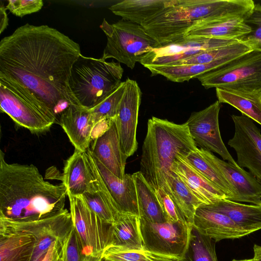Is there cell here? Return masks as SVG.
I'll list each match as a JSON object with an SVG mask.
<instances>
[{
    "label": "cell",
    "instance_id": "603a6c76",
    "mask_svg": "<svg viewBox=\"0 0 261 261\" xmlns=\"http://www.w3.org/2000/svg\"><path fill=\"white\" fill-rule=\"evenodd\" d=\"M241 17H227L200 22L193 27L185 37L238 39L251 32Z\"/></svg>",
    "mask_w": 261,
    "mask_h": 261
},
{
    "label": "cell",
    "instance_id": "4fadbf2b",
    "mask_svg": "<svg viewBox=\"0 0 261 261\" xmlns=\"http://www.w3.org/2000/svg\"><path fill=\"white\" fill-rule=\"evenodd\" d=\"M220 108L221 102L217 100L204 109L192 113L186 123L197 145L217 153L223 160L238 166L221 138L219 125Z\"/></svg>",
    "mask_w": 261,
    "mask_h": 261
},
{
    "label": "cell",
    "instance_id": "8992f818",
    "mask_svg": "<svg viewBox=\"0 0 261 261\" xmlns=\"http://www.w3.org/2000/svg\"><path fill=\"white\" fill-rule=\"evenodd\" d=\"M0 108L19 126L41 134L57 123L50 110L27 88L0 76Z\"/></svg>",
    "mask_w": 261,
    "mask_h": 261
},
{
    "label": "cell",
    "instance_id": "60d3db41",
    "mask_svg": "<svg viewBox=\"0 0 261 261\" xmlns=\"http://www.w3.org/2000/svg\"><path fill=\"white\" fill-rule=\"evenodd\" d=\"M66 243L54 242L47 251L42 261H66Z\"/></svg>",
    "mask_w": 261,
    "mask_h": 261
},
{
    "label": "cell",
    "instance_id": "44dd1931",
    "mask_svg": "<svg viewBox=\"0 0 261 261\" xmlns=\"http://www.w3.org/2000/svg\"><path fill=\"white\" fill-rule=\"evenodd\" d=\"M172 171L179 176L204 204L227 199L226 196L195 169L186 157L180 156L176 160Z\"/></svg>",
    "mask_w": 261,
    "mask_h": 261
},
{
    "label": "cell",
    "instance_id": "d590c367",
    "mask_svg": "<svg viewBox=\"0 0 261 261\" xmlns=\"http://www.w3.org/2000/svg\"><path fill=\"white\" fill-rule=\"evenodd\" d=\"M251 32L239 40L253 50L261 51V5L255 4L251 13L244 19Z\"/></svg>",
    "mask_w": 261,
    "mask_h": 261
},
{
    "label": "cell",
    "instance_id": "484cf974",
    "mask_svg": "<svg viewBox=\"0 0 261 261\" xmlns=\"http://www.w3.org/2000/svg\"><path fill=\"white\" fill-rule=\"evenodd\" d=\"M171 0H124L109 7L114 14L122 19L142 25L166 7Z\"/></svg>",
    "mask_w": 261,
    "mask_h": 261
},
{
    "label": "cell",
    "instance_id": "e0dca14e",
    "mask_svg": "<svg viewBox=\"0 0 261 261\" xmlns=\"http://www.w3.org/2000/svg\"><path fill=\"white\" fill-rule=\"evenodd\" d=\"M93 158L99 176L118 213L139 217L137 191L132 174H125L123 179H120L110 171L94 155Z\"/></svg>",
    "mask_w": 261,
    "mask_h": 261
},
{
    "label": "cell",
    "instance_id": "74e56055",
    "mask_svg": "<svg viewBox=\"0 0 261 261\" xmlns=\"http://www.w3.org/2000/svg\"><path fill=\"white\" fill-rule=\"evenodd\" d=\"M66 261H101V257L84 255L77 236L73 228L65 246Z\"/></svg>",
    "mask_w": 261,
    "mask_h": 261
},
{
    "label": "cell",
    "instance_id": "7c38bea8",
    "mask_svg": "<svg viewBox=\"0 0 261 261\" xmlns=\"http://www.w3.org/2000/svg\"><path fill=\"white\" fill-rule=\"evenodd\" d=\"M234 133L227 142L236 151L237 164L247 168L261 184V133L254 121L241 115L231 116Z\"/></svg>",
    "mask_w": 261,
    "mask_h": 261
},
{
    "label": "cell",
    "instance_id": "f6af8a7d",
    "mask_svg": "<svg viewBox=\"0 0 261 261\" xmlns=\"http://www.w3.org/2000/svg\"><path fill=\"white\" fill-rule=\"evenodd\" d=\"M46 253L42 254L41 256H40L39 257H38L37 259H36L34 261H42Z\"/></svg>",
    "mask_w": 261,
    "mask_h": 261
},
{
    "label": "cell",
    "instance_id": "9c48e42d",
    "mask_svg": "<svg viewBox=\"0 0 261 261\" xmlns=\"http://www.w3.org/2000/svg\"><path fill=\"white\" fill-rule=\"evenodd\" d=\"M192 225L185 220L154 223L140 218L143 250L168 259H181L187 252Z\"/></svg>",
    "mask_w": 261,
    "mask_h": 261
},
{
    "label": "cell",
    "instance_id": "ffe728a7",
    "mask_svg": "<svg viewBox=\"0 0 261 261\" xmlns=\"http://www.w3.org/2000/svg\"><path fill=\"white\" fill-rule=\"evenodd\" d=\"M58 124L75 149L85 152L89 148L95 128L90 110L70 105L60 115Z\"/></svg>",
    "mask_w": 261,
    "mask_h": 261
},
{
    "label": "cell",
    "instance_id": "836d02e7",
    "mask_svg": "<svg viewBox=\"0 0 261 261\" xmlns=\"http://www.w3.org/2000/svg\"><path fill=\"white\" fill-rule=\"evenodd\" d=\"M215 241L199 232L193 226L185 257L188 261H218Z\"/></svg>",
    "mask_w": 261,
    "mask_h": 261
},
{
    "label": "cell",
    "instance_id": "4316f807",
    "mask_svg": "<svg viewBox=\"0 0 261 261\" xmlns=\"http://www.w3.org/2000/svg\"><path fill=\"white\" fill-rule=\"evenodd\" d=\"M165 192L170 197L180 215L192 225L196 210L204 203L173 171L167 180Z\"/></svg>",
    "mask_w": 261,
    "mask_h": 261
},
{
    "label": "cell",
    "instance_id": "f546056e",
    "mask_svg": "<svg viewBox=\"0 0 261 261\" xmlns=\"http://www.w3.org/2000/svg\"><path fill=\"white\" fill-rule=\"evenodd\" d=\"M139 207V218L154 223L167 221L155 192L140 171L132 174Z\"/></svg>",
    "mask_w": 261,
    "mask_h": 261
},
{
    "label": "cell",
    "instance_id": "7402d4cb",
    "mask_svg": "<svg viewBox=\"0 0 261 261\" xmlns=\"http://www.w3.org/2000/svg\"><path fill=\"white\" fill-rule=\"evenodd\" d=\"M62 180L72 195H83L91 191L93 176L85 152L75 149L66 161Z\"/></svg>",
    "mask_w": 261,
    "mask_h": 261
},
{
    "label": "cell",
    "instance_id": "d6a6232c",
    "mask_svg": "<svg viewBox=\"0 0 261 261\" xmlns=\"http://www.w3.org/2000/svg\"><path fill=\"white\" fill-rule=\"evenodd\" d=\"M251 50L246 44L239 41L202 52L168 65L207 64L228 57L238 58Z\"/></svg>",
    "mask_w": 261,
    "mask_h": 261
},
{
    "label": "cell",
    "instance_id": "52a82bcc",
    "mask_svg": "<svg viewBox=\"0 0 261 261\" xmlns=\"http://www.w3.org/2000/svg\"><path fill=\"white\" fill-rule=\"evenodd\" d=\"M100 27L107 38L101 58H113L132 69L145 55L160 46L142 25L129 21L122 19L111 24L104 19Z\"/></svg>",
    "mask_w": 261,
    "mask_h": 261
},
{
    "label": "cell",
    "instance_id": "5b68a950",
    "mask_svg": "<svg viewBox=\"0 0 261 261\" xmlns=\"http://www.w3.org/2000/svg\"><path fill=\"white\" fill-rule=\"evenodd\" d=\"M124 70L120 63L85 57L73 64L69 87L76 104L91 109L118 87Z\"/></svg>",
    "mask_w": 261,
    "mask_h": 261
},
{
    "label": "cell",
    "instance_id": "3957f363",
    "mask_svg": "<svg viewBox=\"0 0 261 261\" xmlns=\"http://www.w3.org/2000/svg\"><path fill=\"white\" fill-rule=\"evenodd\" d=\"M254 6L252 0H171L141 25L161 46L183 38L201 22L227 17L245 19Z\"/></svg>",
    "mask_w": 261,
    "mask_h": 261
},
{
    "label": "cell",
    "instance_id": "83f0119b",
    "mask_svg": "<svg viewBox=\"0 0 261 261\" xmlns=\"http://www.w3.org/2000/svg\"><path fill=\"white\" fill-rule=\"evenodd\" d=\"M36 246L32 236L0 233V261H32Z\"/></svg>",
    "mask_w": 261,
    "mask_h": 261
},
{
    "label": "cell",
    "instance_id": "bcb514c9",
    "mask_svg": "<svg viewBox=\"0 0 261 261\" xmlns=\"http://www.w3.org/2000/svg\"><path fill=\"white\" fill-rule=\"evenodd\" d=\"M232 261H256L254 258H252L251 259H245L242 260L233 259Z\"/></svg>",
    "mask_w": 261,
    "mask_h": 261
},
{
    "label": "cell",
    "instance_id": "ba28073f",
    "mask_svg": "<svg viewBox=\"0 0 261 261\" xmlns=\"http://www.w3.org/2000/svg\"><path fill=\"white\" fill-rule=\"evenodd\" d=\"M198 79L205 89L221 88L261 95V51L252 49Z\"/></svg>",
    "mask_w": 261,
    "mask_h": 261
},
{
    "label": "cell",
    "instance_id": "7dc6e473",
    "mask_svg": "<svg viewBox=\"0 0 261 261\" xmlns=\"http://www.w3.org/2000/svg\"><path fill=\"white\" fill-rule=\"evenodd\" d=\"M101 261H107V260H103V259H102L101 258Z\"/></svg>",
    "mask_w": 261,
    "mask_h": 261
},
{
    "label": "cell",
    "instance_id": "30bf717a",
    "mask_svg": "<svg viewBox=\"0 0 261 261\" xmlns=\"http://www.w3.org/2000/svg\"><path fill=\"white\" fill-rule=\"evenodd\" d=\"M73 228L83 253L101 257L112 240L113 224L101 219L89 206L83 195L67 192Z\"/></svg>",
    "mask_w": 261,
    "mask_h": 261
},
{
    "label": "cell",
    "instance_id": "ac0fdd59",
    "mask_svg": "<svg viewBox=\"0 0 261 261\" xmlns=\"http://www.w3.org/2000/svg\"><path fill=\"white\" fill-rule=\"evenodd\" d=\"M93 140L90 150L94 157L113 174L123 179L127 158L121 151L114 118L109 119L108 128Z\"/></svg>",
    "mask_w": 261,
    "mask_h": 261
},
{
    "label": "cell",
    "instance_id": "2e32d148",
    "mask_svg": "<svg viewBox=\"0 0 261 261\" xmlns=\"http://www.w3.org/2000/svg\"><path fill=\"white\" fill-rule=\"evenodd\" d=\"M198 150L233 186L238 194V202L261 205V184L253 175L239 166L220 159L210 151L202 148Z\"/></svg>",
    "mask_w": 261,
    "mask_h": 261
},
{
    "label": "cell",
    "instance_id": "1f68e13d",
    "mask_svg": "<svg viewBox=\"0 0 261 261\" xmlns=\"http://www.w3.org/2000/svg\"><path fill=\"white\" fill-rule=\"evenodd\" d=\"M186 159L195 169L223 192L227 199L238 202V194L235 188L215 166L201 155L198 148Z\"/></svg>",
    "mask_w": 261,
    "mask_h": 261
},
{
    "label": "cell",
    "instance_id": "d4e9b609",
    "mask_svg": "<svg viewBox=\"0 0 261 261\" xmlns=\"http://www.w3.org/2000/svg\"><path fill=\"white\" fill-rule=\"evenodd\" d=\"M237 58L228 57L207 64L178 65H145L152 75H161L167 80L177 83L188 82L216 70Z\"/></svg>",
    "mask_w": 261,
    "mask_h": 261
},
{
    "label": "cell",
    "instance_id": "f1b7e54d",
    "mask_svg": "<svg viewBox=\"0 0 261 261\" xmlns=\"http://www.w3.org/2000/svg\"><path fill=\"white\" fill-rule=\"evenodd\" d=\"M110 246L144 250L140 228V218L133 215H121L113 224Z\"/></svg>",
    "mask_w": 261,
    "mask_h": 261
},
{
    "label": "cell",
    "instance_id": "b9f144b4",
    "mask_svg": "<svg viewBox=\"0 0 261 261\" xmlns=\"http://www.w3.org/2000/svg\"><path fill=\"white\" fill-rule=\"evenodd\" d=\"M6 8L2 4L0 7V34L7 28L8 25V18Z\"/></svg>",
    "mask_w": 261,
    "mask_h": 261
},
{
    "label": "cell",
    "instance_id": "277c9868",
    "mask_svg": "<svg viewBox=\"0 0 261 261\" xmlns=\"http://www.w3.org/2000/svg\"><path fill=\"white\" fill-rule=\"evenodd\" d=\"M197 148L186 122L176 124L152 117L147 122L139 171L155 192L159 189L165 192L176 160L187 158Z\"/></svg>",
    "mask_w": 261,
    "mask_h": 261
},
{
    "label": "cell",
    "instance_id": "9a60e30c",
    "mask_svg": "<svg viewBox=\"0 0 261 261\" xmlns=\"http://www.w3.org/2000/svg\"><path fill=\"white\" fill-rule=\"evenodd\" d=\"M125 88L114 120L121 151L127 158L138 148L136 132L142 93L137 82L127 78Z\"/></svg>",
    "mask_w": 261,
    "mask_h": 261
},
{
    "label": "cell",
    "instance_id": "ee69618b",
    "mask_svg": "<svg viewBox=\"0 0 261 261\" xmlns=\"http://www.w3.org/2000/svg\"><path fill=\"white\" fill-rule=\"evenodd\" d=\"M254 258L256 261H261V246L255 244L253 246Z\"/></svg>",
    "mask_w": 261,
    "mask_h": 261
},
{
    "label": "cell",
    "instance_id": "4dcf8cb0",
    "mask_svg": "<svg viewBox=\"0 0 261 261\" xmlns=\"http://www.w3.org/2000/svg\"><path fill=\"white\" fill-rule=\"evenodd\" d=\"M216 92L219 102L232 106L261 125L260 94L221 88H216Z\"/></svg>",
    "mask_w": 261,
    "mask_h": 261
},
{
    "label": "cell",
    "instance_id": "8d00e7d4",
    "mask_svg": "<svg viewBox=\"0 0 261 261\" xmlns=\"http://www.w3.org/2000/svg\"><path fill=\"white\" fill-rule=\"evenodd\" d=\"M101 258L107 261H153L144 250H135L115 246L108 247Z\"/></svg>",
    "mask_w": 261,
    "mask_h": 261
},
{
    "label": "cell",
    "instance_id": "cb8c5ba5",
    "mask_svg": "<svg viewBox=\"0 0 261 261\" xmlns=\"http://www.w3.org/2000/svg\"><path fill=\"white\" fill-rule=\"evenodd\" d=\"M205 204L208 208L227 216L251 233L261 229V205L243 204L227 199Z\"/></svg>",
    "mask_w": 261,
    "mask_h": 261
},
{
    "label": "cell",
    "instance_id": "f35d334b",
    "mask_svg": "<svg viewBox=\"0 0 261 261\" xmlns=\"http://www.w3.org/2000/svg\"><path fill=\"white\" fill-rule=\"evenodd\" d=\"M43 6L42 0H9L6 8L14 15L22 17L40 11Z\"/></svg>",
    "mask_w": 261,
    "mask_h": 261
},
{
    "label": "cell",
    "instance_id": "d6986e66",
    "mask_svg": "<svg viewBox=\"0 0 261 261\" xmlns=\"http://www.w3.org/2000/svg\"><path fill=\"white\" fill-rule=\"evenodd\" d=\"M192 225L201 233L215 242L238 239L251 233L227 216L208 208L205 204L196 210Z\"/></svg>",
    "mask_w": 261,
    "mask_h": 261
},
{
    "label": "cell",
    "instance_id": "6da1fadb",
    "mask_svg": "<svg viewBox=\"0 0 261 261\" xmlns=\"http://www.w3.org/2000/svg\"><path fill=\"white\" fill-rule=\"evenodd\" d=\"M81 55L79 44L56 29L27 23L1 40L0 76L27 88L46 106L58 123L69 105L78 106L69 81Z\"/></svg>",
    "mask_w": 261,
    "mask_h": 261
},
{
    "label": "cell",
    "instance_id": "7bdbcfd3",
    "mask_svg": "<svg viewBox=\"0 0 261 261\" xmlns=\"http://www.w3.org/2000/svg\"><path fill=\"white\" fill-rule=\"evenodd\" d=\"M147 254L150 256L153 261H188L185 257L181 259H168L159 257L149 253Z\"/></svg>",
    "mask_w": 261,
    "mask_h": 261
},
{
    "label": "cell",
    "instance_id": "8fae6325",
    "mask_svg": "<svg viewBox=\"0 0 261 261\" xmlns=\"http://www.w3.org/2000/svg\"><path fill=\"white\" fill-rule=\"evenodd\" d=\"M73 228L71 216L66 208L52 216L34 221L0 218V233L27 234L36 239L32 261L46 253L54 242L66 243Z\"/></svg>",
    "mask_w": 261,
    "mask_h": 261
},
{
    "label": "cell",
    "instance_id": "7a4b0ae2",
    "mask_svg": "<svg viewBox=\"0 0 261 261\" xmlns=\"http://www.w3.org/2000/svg\"><path fill=\"white\" fill-rule=\"evenodd\" d=\"M67 190L62 183L45 181L33 164L8 163L0 153V218L39 220L65 208Z\"/></svg>",
    "mask_w": 261,
    "mask_h": 261
},
{
    "label": "cell",
    "instance_id": "e575fe53",
    "mask_svg": "<svg viewBox=\"0 0 261 261\" xmlns=\"http://www.w3.org/2000/svg\"><path fill=\"white\" fill-rule=\"evenodd\" d=\"M125 88V81L106 96L98 104L90 109L95 126L100 122L114 118Z\"/></svg>",
    "mask_w": 261,
    "mask_h": 261
},
{
    "label": "cell",
    "instance_id": "ab89813d",
    "mask_svg": "<svg viewBox=\"0 0 261 261\" xmlns=\"http://www.w3.org/2000/svg\"><path fill=\"white\" fill-rule=\"evenodd\" d=\"M155 193L167 221L176 222L185 220L178 212L170 197L163 189H159Z\"/></svg>",
    "mask_w": 261,
    "mask_h": 261
},
{
    "label": "cell",
    "instance_id": "5bb4252c",
    "mask_svg": "<svg viewBox=\"0 0 261 261\" xmlns=\"http://www.w3.org/2000/svg\"><path fill=\"white\" fill-rule=\"evenodd\" d=\"M240 41L205 37H184L183 38L152 49L140 63L145 65H168L193 57L202 52Z\"/></svg>",
    "mask_w": 261,
    "mask_h": 261
}]
</instances>
